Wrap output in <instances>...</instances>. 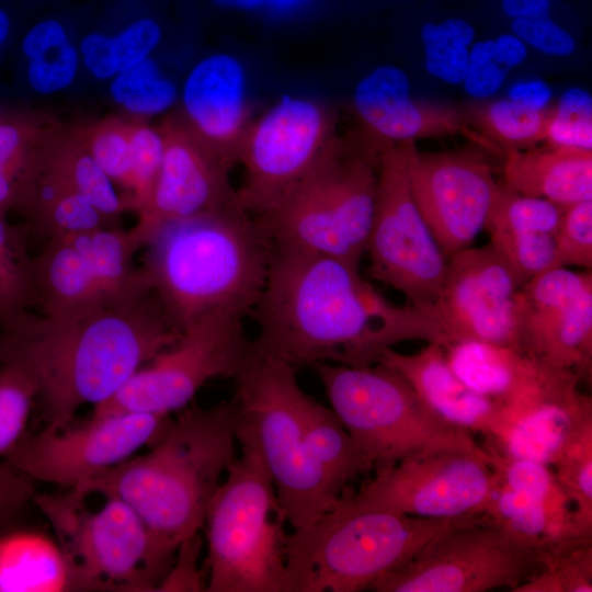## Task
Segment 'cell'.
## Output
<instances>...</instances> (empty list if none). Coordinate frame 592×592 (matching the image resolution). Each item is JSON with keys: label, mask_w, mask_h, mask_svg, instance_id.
<instances>
[{"label": "cell", "mask_w": 592, "mask_h": 592, "mask_svg": "<svg viewBox=\"0 0 592 592\" xmlns=\"http://www.w3.org/2000/svg\"><path fill=\"white\" fill-rule=\"evenodd\" d=\"M251 316L252 353L297 368L320 363L368 366L411 340L443 343L431 308L396 305L340 259L274 244Z\"/></svg>", "instance_id": "cell-1"}, {"label": "cell", "mask_w": 592, "mask_h": 592, "mask_svg": "<svg viewBox=\"0 0 592 592\" xmlns=\"http://www.w3.org/2000/svg\"><path fill=\"white\" fill-rule=\"evenodd\" d=\"M180 332L155 292L66 316L29 310L0 327V363L33 377L45 429L59 430L81 406L111 398Z\"/></svg>", "instance_id": "cell-2"}, {"label": "cell", "mask_w": 592, "mask_h": 592, "mask_svg": "<svg viewBox=\"0 0 592 592\" xmlns=\"http://www.w3.org/2000/svg\"><path fill=\"white\" fill-rule=\"evenodd\" d=\"M235 400L202 408L190 403L146 454L129 457L70 488L87 498L112 497L144 521L159 549L174 559L203 527L221 477L237 457Z\"/></svg>", "instance_id": "cell-3"}, {"label": "cell", "mask_w": 592, "mask_h": 592, "mask_svg": "<svg viewBox=\"0 0 592 592\" xmlns=\"http://www.w3.org/2000/svg\"><path fill=\"white\" fill-rule=\"evenodd\" d=\"M152 289L181 331L212 312L251 316L262 294L274 243L240 206L167 221L145 247Z\"/></svg>", "instance_id": "cell-4"}, {"label": "cell", "mask_w": 592, "mask_h": 592, "mask_svg": "<svg viewBox=\"0 0 592 592\" xmlns=\"http://www.w3.org/2000/svg\"><path fill=\"white\" fill-rule=\"evenodd\" d=\"M237 443L240 455L212 498L203 524L206 591L287 592V520L254 430L240 414Z\"/></svg>", "instance_id": "cell-5"}, {"label": "cell", "mask_w": 592, "mask_h": 592, "mask_svg": "<svg viewBox=\"0 0 592 592\" xmlns=\"http://www.w3.org/2000/svg\"><path fill=\"white\" fill-rule=\"evenodd\" d=\"M378 166L379 148L368 139L340 136L300 181L253 217L274 244L360 267L375 210Z\"/></svg>", "instance_id": "cell-6"}, {"label": "cell", "mask_w": 592, "mask_h": 592, "mask_svg": "<svg viewBox=\"0 0 592 592\" xmlns=\"http://www.w3.org/2000/svg\"><path fill=\"white\" fill-rule=\"evenodd\" d=\"M455 520L357 509L342 498L286 535L287 592H358L417 554Z\"/></svg>", "instance_id": "cell-7"}, {"label": "cell", "mask_w": 592, "mask_h": 592, "mask_svg": "<svg viewBox=\"0 0 592 592\" xmlns=\"http://www.w3.org/2000/svg\"><path fill=\"white\" fill-rule=\"evenodd\" d=\"M235 400L253 428L277 501L294 527H306L332 509L343 492L314 459L304 432L308 395L296 368L252 353L237 373Z\"/></svg>", "instance_id": "cell-8"}, {"label": "cell", "mask_w": 592, "mask_h": 592, "mask_svg": "<svg viewBox=\"0 0 592 592\" xmlns=\"http://www.w3.org/2000/svg\"><path fill=\"white\" fill-rule=\"evenodd\" d=\"M314 368L331 409L374 469L425 451L482 449L473 433L439 418L386 365L320 363Z\"/></svg>", "instance_id": "cell-9"}, {"label": "cell", "mask_w": 592, "mask_h": 592, "mask_svg": "<svg viewBox=\"0 0 592 592\" xmlns=\"http://www.w3.org/2000/svg\"><path fill=\"white\" fill-rule=\"evenodd\" d=\"M543 549L528 545L486 515L455 520L409 560L373 583L376 592L513 591L539 565Z\"/></svg>", "instance_id": "cell-10"}, {"label": "cell", "mask_w": 592, "mask_h": 592, "mask_svg": "<svg viewBox=\"0 0 592 592\" xmlns=\"http://www.w3.org/2000/svg\"><path fill=\"white\" fill-rule=\"evenodd\" d=\"M243 319L212 312L184 327L178 339L136 371L92 417L127 412L171 414L189 406L209 380L234 378L252 355Z\"/></svg>", "instance_id": "cell-11"}, {"label": "cell", "mask_w": 592, "mask_h": 592, "mask_svg": "<svg viewBox=\"0 0 592 592\" xmlns=\"http://www.w3.org/2000/svg\"><path fill=\"white\" fill-rule=\"evenodd\" d=\"M105 499L94 512L84 506L86 498L71 490L36 493L33 503L70 556L113 592L157 591L174 559L162 554L128 504Z\"/></svg>", "instance_id": "cell-12"}, {"label": "cell", "mask_w": 592, "mask_h": 592, "mask_svg": "<svg viewBox=\"0 0 592 592\" xmlns=\"http://www.w3.org/2000/svg\"><path fill=\"white\" fill-rule=\"evenodd\" d=\"M409 143L386 144L379 149L375 210L365 254L373 280L403 294L409 305L431 308L444 282L447 257L412 197Z\"/></svg>", "instance_id": "cell-13"}, {"label": "cell", "mask_w": 592, "mask_h": 592, "mask_svg": "<svg viewBox=\"0 0 592 592\" xmlns=\"http://www.w3.org/2000/svg\"><path fill=\"white\" fill-rule=\"evenodd\" d=\"M498 482L485 448L434 449L375 468L371 480L341 498L357 509L460 520L483 515Z\"/></svg>", "instance_id": "cell-14"}, {"label": "cell", "mask_w": 592, "mask_h": 592, "mask_svg": "<svg viewBox=\"0 0 592 592\" xmlns=\"http://www.w3.org/2000/svg\"><path fill=\"white\" fill-rule=\"evenodd\" d=\"M338 118L325 101L289 95L253 118L239 152L244 170L239 206L257 216L276 203L335 144Z\"/></svg>", "instance_id": "cell-15"}, {"label": "cell", "mask_w": 592, "mask_h": 592, "mask_svg": "<svg viewBox=\"0 0 592 592\" xmlns=\"http://www.w3.org/2000/svg\"><path fill=\"white\" fill-rule=\"evenodd\" d=\"M171 421L148 412L91 415L81 424L23 434L3 459L33 481L73 488L153 445Z\"/></svg>", "instance_id": "cell-16"}, {"label": "cell", "mask_w": 592, "mask_h": 592, "mask_svg": "<svg viewBox=\"0 0 592 592\" xmlns=\"http://www.w3.org/2000/svg\"><path fill=\"white\" fill-rule=\"evenodd\" d=\"M515 349L542 366L574 372L592 368V270L554 267L523 286L514 303Z\"/></svg>", "instance_id": "cell-17"}, {"label": "cell", "mask_w": 592, "mask_h": 592, "mask_svg": "<svg viewBox=\"0 0 592 592\" xmlns=\"http://www.w3.org/2000/svg\"><path fill=\"white\" fill-rule=\"evenodd\" d=\"M408 174L414 203L444 254L471 247L499 185L488 158L474 148L420 151L410 141Z\"/></svg>", "instance_id": "cell-18"}, {"label": "cell", "mask_w": 592, "mask_h": 592, "mask_svg": "<svg viewBox=\"0 0 592 592\" xmlns=\"http://www.w3.org/2000/svg\"><path fill=\"white\" fill-rule=\"evenodd\" d=\"M520 286L488 242L447 257L433 314L442 329V346L480 341L515 349L514 303Z\"/></svg>", "instance_id": "cell-19"}, {"label": "cell", "mask_w": 592, "mask_h": 592, "mask_svg": "<svg viewBox=\"0 0 592 592\" xmlns=\"http://www.w3.org/2000/svg\"><path fill=\"white\" fill-rule=\"evenodd\" d=\"M164 150L159 175L132 234L145 247L160 225L236 206L230 167L206 148L174 112L159 125Z\"/></svg>", "instance_id": "cell-20"}, {"label": "cell", "mask_w": 592, "mask_h": 592, "mask_svg": "<svg viewBox=\"0 0 592 592\" xmlns=\"http://www.w3.org/2000/svg\"><path fill=\"white\" fill-rule=\"evenodd\" d=\"M175 113L206 148L232 168L253 121L241 62L227 53L197 60L183 80Z\"/></svg>", "instance_id": "cell-21"}, {"label": "cell", "mask_w": 592, "mask_h": 592, "mask_svg": "<svg viewBox=\"0 0 592 592\" xmlns=\"http://www.w3.org/2000/svg\"><path fill=\"white\" fill-rule=\"evenodd\" d=\"M353 105L364 137L378 148L467 129L466 117L457 107L411 98L407 73L392 65H382L358 81Z\"/></svg>", "instance_id": "cell-22"}, {"label": "cell", "mask_w": 592, "mask_h": 592, "mask_svg": "<svg viewBox=\"0 0 592 592\" xmlns=\"http://www.w3.org/2000/svg\"><path fill=\"white\" fill-rule=\"evenodd\" d=\"M581 379L566 372L531 402L505 413L502 432L490 451L553 466L570 444L592 430L591 397Z\"/></svg>", "instance_id": "cell-23"}, {"label": "cell", "mask_w": 592, "mask_h": 592, "mask_svg": "<svg viewBox=\"0 0 592 592\" xmlns=\"http://www.w3.org/2000/svg\"><path fill=\"white\" fill-rule=\"evenodd\" d=\"M377 363L400 374L421 400L445 422L492 440L504 428L500 405L468 387L447 363L444 346L429 342L414 353L392 348L382 352Z\"/></svg>", "instance_id": "cell-24"}, {"label": "cell", "mask_w": 592, "mask_h": 592, "mask_svg": "<svg viewBox=\"0 0 592 592\" xmlns=\"http://www.w3.org/2000/svg\"><path fill=\"white\" fill-rule=\"evenodd\" d=\"M565 207L499 184L485 224L489 243L525 283L555 264V234Z\"/></svg>", "instance_id": "cell-25"}, {"label": "cell", "mask_w": 592, "mask_h": 592, "mask_svg": "<svg viewBox=\"0 0 592 592\" xmlns=\"http://www.w3.org/2000/svg\"><path fill=\"white\" fill-rule=\"evenodd\" d=\"M448 365L473 390L493 400L503 410L528 402L562 372L549 369L525 353L480 341H460L444 346Z\"/></svg>", "instance_id": "cell-26"}, {"label": "cell", "mask_w": 592, "mask_h": 592, "mask_svg": "<svg viewBox=\"0 0 592 592\" xmlns=\"http://www.w3.org/2000/svg\"><path fill=\"white\" fill-rule=\"evenodd\" d=\"M113 592L93 578L56 537L37 530L0 535V592Z\"/></svg>", "instance_id": "cell-27"}, {"label": "cell", "mask_w": 592, "mask_h": 592, "mask_svg": "<svg viewBox=\"0 0 592 592\" xmlns=\"http://www.w3.org/2000/svg\"><path fill=\"white\" fill-rule=\"evenodd\" d=\"M78 27L66 14L48 13L22 32L16 55L22 84L30 94L53 98L82 81Z\"/></svg>", "instance_id": "cell-28"}, {"label": "cell", "mask_w": 592, "mask_h": 592, "mask_svg": "<svg viewBox=\"0 0 592 592\" xmlns=\"http://www.w3.org/2000/svg\"><path fill=\"white\" fill-rule=\"evenodd\" d=\"M502 185L562 207L592 200V150L548 145L509 151Z\"/></svg>", "instance_id": "cell-29"}, {"label": "cell", "mask_w": 592, "mask_h": 592, "mask_svg": "<svg viewBox=\"0 0 592 592\" xmlns=\"http://www.w3.org/2000/svg\"><path fill=\"white\" fill-rule=\"evenodd\" d=\"M29 168L45 173L119 220L129 210L115 184L81 143L75 126L52 123L39 139Z\"/></svg>", "instance_id": "cell-30"}, {"label": "cell", "mask_w": 592, "mask_h": 592, "mask_svg": "<svg viewBox=\"0 0 592 592\" xmlns=\"http://www.w3.org/2000/svg\"><path fill=\"white\" fill-rule=\"evenodd\" d=\"M36 307L47 316L83 312L109 300L82 254L66 236H54L33 257Z\"/></svg>", "instance_id": "cell-31"}, {"label": "cell", "mask_w": 592, "mask_h": 592, "mask_svg": "<svg viewBox=\"0 0 592 592\" xmlns=\"http://www.w3.org/2000/svg\"><path fill=\"white\" fill-rule=\"evenodd\" d=\"M62 236L82 254L109 300L153 292L145 269L134 264L135 253L143 248L130 229L103 227Z\"/></svg>", "instance_id": "cell-32"}, {"label": "cell", "mask_w": 592, "mask_h": 592, "mask_svg": "<svg viewBox=\"0 0 592 592\" xmlns=\"http://www.w3.org/2000/svg\"><path fill=\"white\" fill-rule=\"evenodd\" d=\"M303 422L314 459L342 492L361 474L373 468L331 408L308 396Z\"/></svg>", "instance_id": "cell-33"}, {"label": "cell", "mask_w": 592, "mask_h": 592, "mask_svg": "<svg viewBox=\"0 0 592 592\" xmlns=\"http://www.w3.org/2000/svg\"><path fill=\"white\" fill-rule=\"evenodd\" d=\"M483 514L514 537L540 549L559 540L579 537L543 502L509 487L500 478Z\"/></svg>", "instance_id": "cell-34"}, {"label": "cell", "mask_w": 592, "mask_h": 592, "mask_svg": "<svg viewBox=\"0 0 592 592\" xmlns=\"http://www.w3.org/2000/svg\"><path fill=\"white\" fill-rule=\"evenodd\" d=\"M105 91L119 115L146 122L171 110L180 94L155 53L114 76L105 84Z\"/></svg>", "instance_id": "cell-35"}, {"label": "cell", "mask_w": 592, "mask_h": 592, "mask_svg": "<svg viewBox=\"0 0 592 592\" xmlns=\"http://www.w3.org/2000/svg\"><path fill=\"white\" fill-rule=\"evenodd\" d=\"M464 115L483 137L506 153L533 148L545 140L549 109L535 110L502 99L470 104Z\"/></svg>", "instance_id": "cell-36"}, {"label": "cell", "mask_w": 592, "mask_h": 592, "mask_svg": "<svg viewBox=\"0 0 592 592\" xmlns=\"http://www.w3.org/2000/svg\"><path fill=\"white\" fill-rule=\"evenodd\" d=\"M36 307L27 230L0 215V327Z\"/></svg>", "instance_id": "cell-37"}, {"label": "cell", "mask_w": 592, "mask_h": 592, "mask_svg": "<svg viewBox=\"0 0 592 592\" xmlns=\"http://www.w3.org/2000/svg\"><path fill=\"white\" fill-rule=\"evenodd\" d=\"M592 537L559 540L543 549L533 574L513 592H591Z\"/></svg>", "instance_id": "cell-38"}, {"label": "cell", "mask_w": 592, "mask_h": 592, "mask_svg": "<svg viewBox=\"0 0 592 592\" xmlns=\"http://www.w3.org/2000/svg\"><path fill=\"white\" fill-rule=\"evenodd\" d=\"M95 21L110 38L118 72L157 52L163 37L159 20L138 9V0L115 1Z\"/></svg>", "instance_id": "cell-39"}, {"label": "cell", "mask_w": 592, "mask_h": 592, "mask_svg": "<svg viewBox=\"0 0 592 592\" xmlns=\"http://www.w3.org/2000/svg\"><path fill=\"white\" fill-rule=\"evenodd\" d=\"M76 132L115 186L122 187L123 197L130 210L133 187V144L130 119L110 114L99 119L75 126Z\"/></svg>", "instance_id": "cell-40"}, {"label": "cell", "mask_w": 592, "mask_h": 592, "mask_svg": "<svg viewBox=\"0 0 592 592\" xmlns=\"http://www.w3.org/2000/svg\"><path fill=\"white\" fill-rule=\"evenodd\" d=\"M486 452L490 466L502 482L543 502L557 517L569 524L579 536L574 527L572 503L549 466L502 455L490 449Z\"/></svg>", "instance_id": "cell-41"}, {"label": "cell", "mask_w": 592, "mask_h": 592, "mask_svg": "<svg viewBox=\"0 0 592 592\" xmlns=\"http://www.w3.org/2000/svg\"><path fill=\"white\" fill-rule=\"evenodd\" d=\"M425 52V68L434 77L452 84L465 80L468 71L469 45L475 30L463 19H449L440 24L425 23L421 29Z\"/></svg>", "instance_id": "cell-42"}, {"label": "cell", "mask_w": 592, "mask_h": 592, "mask_svg": "<svg viewBox=\"0 0 592 592\" xmlns=\"http://www.w3.org/2000/svg\"><path fill=\"white\" fill-rule=\"evenodd\" d=\"M573 508L579 536H592V430L577 439L553 465Z\"/></svg>", "instance_id": "cell-43"}, {"label": "cell", "mask_w": 592, "mask_h": 592, "mask_svg": "<svg viewBox=\"0 0 592 592\" xmlns=\"http://www.w3.org/2000/svg\"><path fill=\"white\" fill-rule=\"evenodd\" d=\"M37 386L33 377L20 365L2 364L0 371V456H3L23 436Z\"/></svg>", "instance_id": "cell-44"}, {"label": "cell", "mask_w": 592, "mask_h": 592, "mask_svg": "<svg viewBox=\"0 0 592 592\" xmlns=\"http://www.w3.org/2000/svg\"><path fill=\"white\" fill-rule=\"evenodd\" d=\"M545 141L549 146L592 150V99L580 88L567 90L549 109Z\"/></svg>", "instance_id": "cell-45"}, {"label": "cell", "mask_w": 592, "mask_h": 592, "mask_svg": "<svg viewBox=\"0 0 592 592\" xmlns=\"http://www.w3.org/2000/svg\"><path fill=\"white\" fill-rule=\"evenodd\" d=\"M133 144V187L130 210L137 215L146 207L162 163L164 141L159 126L130 119Z\"/></svg>", "instance_id": "cell-46"}, {"label": "cell", "mask_w": 592, "mask_h": 592, "mask_svg": "<svg viewBox=\"0 0 592 592\" xmlns=\"http://www.w3.org/2000/svg\"><path fill=\"white\" fill-rule=\"evenodd\" d=\"M52 123L39 114L4 110L0 115V167L21 177Z\"/></svg>", "instance_id": "cell-47"}, {"label": "cell", "mask_w": 592, "mask_h": 592, "mask_svg": "<svg viewBox=\"0 0 592 592\" xmlns=\"http://www.w3.org/2000/svg\"><path fill=\"white\" fill-rule=\"evenodd\" d=\"M592 270V200L563 208L555 234V267Z\"/></svg>", "instance_id": "cell-48"}, {"label": "cell", "mask_w": 592, "mask_h": 592, "mask_svg": "<svg viewBox=\"0 0 592 592\" xmlns=\"http://www.w3.org/2000/svg\"><path fill=\"white\" fill-rule=\"evenodd\" d=\"M513 68L496 39L478 42L470 50L468 71L464 88L468 94L485 99L493 94Z\"/></svg>", "instance_id": "cell-49"}, {"label": "cell", "mask_w": 592, "mask_h": 592, "mask_svg": "<svg viewBox=\"0 0 592 592\" xmlns=\"http://www.w3.org/2000/svg\"><path fill=\"white\" fill-rule=\"evenodd\" d=\"M515 36L536 49L554 56H569L576 49L574 38L566 30L547 18L515 19L512 23Z\"/></svg>", "instance_id": "cell-50"}, {"label": "cell", "mask_w": 592, "mask_h": 592, "mask_svg": "<svg viewBox=\"0 0 592 592\" xmlns=\"http://www.w3.org/2000/svg\"><path fill=\"white\" fill-rule=\"evenodd\" d=\"M201 546L198 533L179 546L172 566L157 591H206V571L197 566Z\"/></svg>", "instance_id": "cell-51"}, {"label": "cell", "mask_w": 592, "mask_h": 592, "mask_svg": "<svg viewBox=\"0 0 592 592\" xmlns=\"http://www.w3.org/2000/svg\"><path fill=\"white\" fill-rule=\"evenodd\" d=\"M33 480L10 465L0 462V528L10 523L35 497Z\"/></svg>", "instance_id": "cell-52"}, {"label": "cell", "mask_w": 592, "mask_h": 592, "mask_svg": "<svg viewBox=\"0 0 592 592\" xmlns=\"http://www.w3.org/2000/svg\"><path fill=\"white\" fill-rule=\"evenodd\" d=\"M551 92L542 81H528L515 84L510 91V100L524 106L542 110L550 99Z\"/></svg>", "instance_id": "cell-53"}, {"label": "cell", "mask_w": 592, "mask_h": 592, "mask_svg": "<svg viewBox=\"0 0 592 592\" xmlns=\"http://www.w3.org/2000/svg\"><path fill=\"white\" fill-rule=\"evenodd\" d=\"M502 9L514 19L547 18L549 0H503Z\"/></svg>", "instance_id": "cell-54"}, {"label": "cell", "mask_w": 592, "mask_h": 592, "mask_svg": "<svg viewBox=\"0 0 592 592\" xmlns=\"http://www.w3.org/2000/svg\"><path fill=\"white\" fill-rule=\"evenodd\" d=\"M20 202V177L0 167V215L18 209Z\"/></svg>", "instance_id": "cell-55"}, {"label": "cell", "mask_w": 592, "mask_h": 592, "mask_svg": "<svg viewBox=\"0 0 592 592\" xmlns=\"http://www.w3.org/2000/svg\"><path fill=\"white\" fill-rule=\"evenodd\" d=\"M15 21L13 14L0 5V52L5 48L14 36Z\"/></svg>", "instance_id": "cell-56"}, {"label": "cell", "mask_w": 592, "mask_h": 592, "mask_svg": "<svg viewBox=\"0 0 592 592\" xmlns=\"http://www.w3.org/2000/svg\"><path fill=\"white\" fill-rule=\"evenodd\" d=\"M215 5L224 9L252 10L261 7L266 0H210Z\"/></svg>", "instance_id": "cell-57"}, {"label": "cell", "mask_w": 592, "mask_h": 592, "mask_svg": "<svg viewBox=\"0 0 592 592\" xmlns=\"http://www.w3.org/2000/svg\"><path fill=\"white\" fill-rule=\"evenodd\" d=\"M266 1H270V0H266ZM271 1H274L276 3H295V2H298L300 0H271Z\"/></svg>", "instance_id": "cell-58"}, {"label": "cell", "mask_w": 592, "mask_h": 592, "mask_svg": "<svg viewBox=\"0 0 592 592\" xmlns=\"http://www.w3.org/2000/svg\"><path fill=\"white\" fill-rule=\"evenodd\" d=\"M3 111H4V109H1V107H0V115L3 113Z\"/></svg>", "instance_id": "cell-59"}]
</instances>
